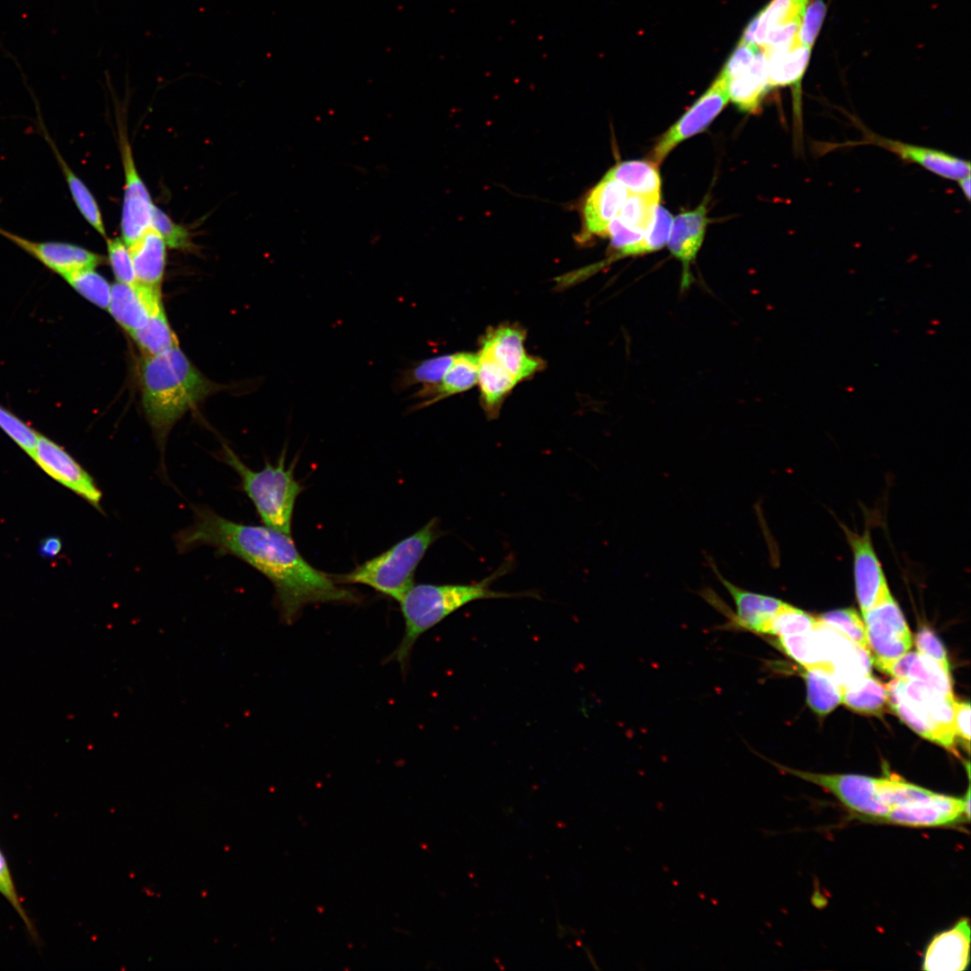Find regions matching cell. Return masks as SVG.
Returning a JSON list of instances; mask_svg holds the SVG:
<instances>
[{"instance_id": "obj_1", "label": "cell", "mask_w": 971, "mask_h": 971, "mask_svg": "<svg viewBox=\"0 0 971 971\" xmlns=\"http://www.w3.org/2000/svg\"><path fill=\"white\" fill-rule=\"evenodd\" d=\"M175 542L182 552L207 546L235 556L265 575L273 584L281 616L296 619L307 605L353 602L358 596L338 585L334 576L312 566L298 552L290 535L267 526L226 519L208 507L194 509L193 522Z\"/></svg>"}, {"instance_id": "obj_2", "label": "cell", "mask_w": 971, "mask_h": 971, "mask_svg": "<svg viewBox=\"0 0 971 971\" xmlns=\"http://www.w3.org/2000/svg\"><path fill=\"white\" fill-rule=\"evenodd\" d=\"M146 417L160 443L173 426L216 390L178 347L144 356L139 368Z\"/></svg>"}, {"instance_id": "obj_3", "label": "cell", "mask_w": 971, "mask_h": 971, "mask_svg": "<svg viewBox=\"0 0 971 971\" xmlns=\"http://www.w3.org/2000/svg\"><path fill=\"white\" fill-rule=\"evenodd\" d=\"M512 561L503 563L484 580L471 584H414L400 599L405 621L403 638L390 660L405 667L416 640L449 615L477 600L510 599L533 596L531 592H495L490 585L511 568Z\"/></svg>"}, {"instance_id": "obj_4", "label": "cell", "mask_w": 971, "mask_h": 971, "mask_svg": "<svg viewBox=\"0 0 971 971\" xmlns=\"http://www.w3.org/2000/svg\"><path fill=\"white\" fill-rule=\"evenodd\" d=\"M442 533L439 520L431 519L420 530L385 552L365 561L350 573L334 578L342 583L368 585L399 601L414 584V575L417 566Z\"/></svg>"}, {"instance_id": "obj_5", "label": "cell", "mask_w": 971, "mask_h": 971, "mask_svg": "<svg viewBox=\"0 0 971 971\" xmlns=\"http://www.w3.org/2000/svg\"><path fill=\"white\" fill-rule=\"evenodd\" d=\"M223 460L238 474L243 489L265 526L290 535L295 503L303 488L294 477V464L285 466V450L276 465L268 462L259 471L247 467L224 448Z\"/></svg>"}, {"instance_id": "obj_6", "label": "cell", "mask_w": 971, "mask_h": 971, "mask_svg": "<svg viewBox=\"0 0 971 971\" xmlns=\"http://www.w3.org/2000/svg\"><path fill=\"white\" fill-rule=\"evenodd\" d=\"M886 703L922 737L958 755L953 727L954 697L922 681L896 678L885 684Z\"/></svg>"}, {"instance_id": "obj_7", "label": "cell", "mask_w": 971, "mask_h": 971, "mask_svg": "<svg viewBox=\"0 0 971 971\" xmlns=\"http://www.w3.org/2000/svg\"><path fill=\"white\" fill-rule=\"evenodd\" d=\"M787 772L833 794L850 811L882 821L889 809L879 799L878 778L858 774L817 773L780 767Z\"/></svg>"}, {"instance_id": "obj_8", "label": "cell", "mask_w": 971, "mask_h": 971, "mask_svg": "<svg viewBox=\"0 0 971 971\" xmlns=\"http://www.w3.org/2000/svg\"><path fill=\"white\" fill-rule=\"evenodd\" d=\"M862 614L869 654L877 667L911 649V632L892 596Z\"/></svg>"}, {"instance_id": "obj_9", "label": "cell", "mask_w": 971, "mask_h": 971, "mask_svg": "<svg viewBox=\"0 0 971 971\" xmlns=\"http://www.w3.org/2000/svg\"><path fill=\"white\" fill-rule=\"evenodd\" d=\"M119 125V146L125 176L120 229L122 240L129 247L151 228L155 204L137 170L127 132L120 122Z\"/></svg>"}, {"instance_id": "obj_10", "label": "cell", "mask_w": 971, "mask_h": 971, "mask_svg": "<svg viewBox=\"0 0 971 971\" xmlns=\"http://www.w3.org/2000/svg\"><path fill=\"white\" fill-rule=\"evenodd\" d=\"M728 100L726 80L720 73L708 90L662 136L652 151V162L658 165L678 144L707 129Z\"/></svg>"}, {"instance_id": "obj_11", "label": "cell", "mask_w": 971, "mask_h": 971, "mask_svg": "<svg viewBox=\"0 0 971 971\" xmlns=\"http://www.w3.org/2000/svg\"><path fill=\"white\" fill-rule=\"evenodd\" d=\"M862 131V139L839 144V147L872 145L884 148L901 160L921 165L929 172L945 179L958 181L970 174V163L945 151L919 145L905 143L877 135L854 120Z\"/></svg>"}, {"instance_id": "obj_12", "label": "cell", "mask_w": 971, "mask_h": 971, "mask_svg": "<svg viewBox=\"0 0 971 971\" xmlns=\"http://www.w3.org/2000/svg\"><path fill=\"white\" fill-rule=\"evenodd\" d=\"M31 458L48 476L102 510V493L94 478L63 447L40 433Z\"/></svg>"}, {"instance_id": "obj_13", "label": "cell", "mask_w": 971, "mask_h": 971, "mask_svg": "<svg viewBox=\"0 0 971 971\" xmlns=\"http://www.w3.org/2000/svg\"><path fill=\"white\" fill-rule=\"evenodd\" d=\"M970 789L963 798L933 792L929 797L892 808L881 822L909 827H935L969 819Z\"/></svg>"}, {"instance_id": "obj_14", "label": "cell", "mask_w": 971, "mask_h": 971, "mask_svg": "<svg viewBox=\"0 0 971 971\" xmlns=\"http://www.w3.org/2000/svg\"><path fill=\"white\" fill-rule=\"evenodd\" d=\"M0 235L61 277L102 264L104 256L80 245L59 241H32L0 227Z\"/></svg>"}, {"instance_id": "obj_15", "label": "cell", "mask_w": 971, "mask_h": 971, "mask_svg": "<svg viewBox=\"0 0 971 971\" xmlns=\"http://www.w3.org/2000/svg\"><path fill=\"white\" fill-rule=\"evenodd\" d=\"M766 58L768 85L770 89L790 86L793 94V120L797 141L802 138L801 81L811 55V48L801 45L798 40L762 51Z\"/></svg>"}, {"instance_id": "obj_16", "label": "cell", "mask_w": 971, "mask_h": 971, "mask_svg": "<svg viewBox=\"0 0 971 971\" xmlns=\"http://www.w3.org/2000/svg\"><path fill=\"white\" fill-rule=\"evenodd\" d=\"M854 556L857 600L862 613L891 597L886 577L873 549L869 532H846Z\"/></svg>"}, {"instance_id": "obj_17", "label": "cell", "mask_w": 971, "mask_h": 971, "mask_svg": "<svg viewBox=\"0 0 971 971\" xmlns=\"http://www.w3.org/2000/svg\"><path fill=\"white\" fill-rule=\"evenodd\" d=\"M525 334L514 325H500L482 340L481 350L489 354L515 380H524L542 368V361L524 347Z\"/></svg>"}, {"instance_id": "obj_18", "label": "cell", "mask_w": 971, "mask_h": 971, "mask_svg": "<svg viewBox=\"0 0 971 971\" xmlns=\"http://www.w3.org/2000/svg\"><path fill=\"white\" fill-rule=\"evenodd\" d=\"M710 567L734 601L735 611L725 610L729 625L756 634L765 635L771 619L784 601L737 586L725 578L711 562Z\"/></svg>"}, {"instance_id": "obj_19", "label": "cell", "mask_w": 971, "mask_h": 971, "mask_svg": "<svg viewBox=\"0 0 971 971\" xmlns=\"http://www.w3.org/2000/svg\"><path fill=\"white\" fill-rule=\"evenodd\" d=\"M160 289L117 282L111 285L108 310L129 334L144 326L150 314L162 306Z\"/></svg>"}, {"instance_id": "obj_20", "label": "cell", "mask_w": 971, "mask_h": 971, "mask_svg": "<svg viewBox=\"0 0 971 971\" xmlns=\"http://www.w3.org/2000/svg\"><path fill=\"white\" fill-rule=\"evenodd\" d=\"M970 959V924L961 918L950 929L936 934L927 946L922 969L963 971Z\"/></svg>"}, {"instance_id": "obj_21", "label": "cell", "mask_w": 971, "mask_h": 971, "mask_svg": "<svg viewBox=\"0 0 971 971\" xmlns=\"http://www.w3.org/2000/svg\"><path fill=\"white\" fill-rule=\"evenodd\" d=\"M707 212V202L704 200L696 209L681 212L673 220L667 245L671 253L682 263V287H688L690 283V265L704 240L708 223Z\"/></svg>"}, {"instance_id": "obj_22", "label": "cell", "mask_w": 971, "mask_h": 971, "mask_svg": "<svg viewBox=\"0 0 971 971\" xmlns=\"http://www.w3.org/2000/svg\"><path fill=\"white\" fill-rule=\"evenodd\" d=\"M628 195L618 181L604 177L591 190L583 209V222L591 235L606 236L608 227L618 215Z\"/></svg>"}, {"instance_id": "obj_23", "label": "cell", "mask_w": 971, "mask_h": 971, "mask_svg": "<svg viewBox=\"0 0 971 971\" xmlns=\"http://www.w3.org/2000/svg\"><path fill=\"white\" fill-rule=\"evenodd\" d=\"M726 80L729 100L742 111L757 112L770 90L766 58L762 51L760 49L757 52L748 67Z\"/></svg>"}, {"instance_id": "obj_24", "label": "cell", "mask_w": 971, "mask_h": 971, "mask_svg": "<svg viewBox=\"0 0 971 971\" xmlns=\"http://www.w3.org/2000/svg\"><path fill=\"white\" fill-rule=\"evenodd\" d=\"M878 669L895 678L922 681L947 696L953 697L950 673L946 672L936 661L920 652H907L896 659L881 664Z\"/></svg>"}, {"instance_id": "obj_25", "label": "cell", "mask_w": 971, "mask_h": 971, "mask_svg": "<svg viewBox=\"0 0 971 971\" xmlns=\"http://www.w3.org/2000/svg\"><path fill=\"white\" fill-rule=\"evenodd\" d=\"M129 248L137 281L160 289L166 261V245L161 236L151 227Z\"/></svg>"}, {"instance_id": "obj_26", "label": "cell", "mask_w": 971, "mask_h": 971, "mask_svg": "<svg viewBox=\"0 0 971 971\" xmlns=\"http://www.w3.org/2000/svg\"><path fill=\"white\" fill-rule=\"evenodd\" d=\"M477 382L482 405L488 418H495L503 399L517 385L516 380L489 354L480 350Z\"/></svg>"}, {"instance_id": "obj_27", "label": "cell", "mask_w": 971, "mask_h": 971, "mask_svg": "<svg viewBox=\"0 0 971 971\" xmlns=\"http://www.w3.org/2000/svg\"><path fill=\"white\" fill-rule=\"evenodd\" d=\"M605 176L620 183L628 193L660 201L661 176L652 161L632 160L616 165Z\"/></svg>"}, {"instance_id": "obj_28", "label": "cell", "mask_w": 971, "mask_h": 971, "mask_svg": "<svg viewBox=\"0 0 971 971\" xmlns=\"http://www.w3.org/2000/svg\"><path fill=\"white\" fill-rule=\"evenodd\" d=\"M41 130L43 132V137L45 138L53 151L56 160L58 161V164L65 177L72 200L76 204L77 209L79 210L83 218L85 219V221L94 230H96L98 234H100L106 239L107 235L102 212L94 194L85 184V183L69 167L68 164L58 151L55 142L49 137L46 129L42 125Z\"/></svg>"}, {"instance_id": "obj_29", "label": "cell", "mask_w": 971, "mask_h": 971, "mask_svg": "<svg viewBox=\"0 0 971 971\" xmlns=\"http://www.w3.org/2000/svg\"><path fill=\"white\" fill-rule=\"evenodd\" d=\"M478 354L459 352L445 373L441 383L427 396V400L414 408H421L434 404L443 398L470 389L477 382Z\"/></svg>"}, {"instance_id": "obj_30", "label": "cell", "mask_w": 971, "mask_h": 971, "mask_svg": "<svg viewBox=\"0 0 971 971\" xmlns=\"http://www.w3.org/2000/svg\"><path fill=\"white\" fill-rule=\"evenodd\" d=\"M842 689V703L863 714L878 715L886 703L885 684L868 674Z\"/></svg>"}, {"instance_id": "obj_31", "label": "cell", "mask_w": 971, "mask_h": 971, "mask_svg": "<svg viewBox=\"0 0 971 971\" xmlns=\"http://www.w3.org/2000/svg\"><path fill=\"white\" fill-rule=\"evenodd\" d=\"M130 335L144 356L156 355L179 346L163 305L150 314L144 326L135 330Z\"/></svg>"}, {"instance_id": "obj_32", "label": "cell", "mask_w": 971, "mask_h": 971, "mask_svg": "<svg viewBox=\"0 0 971 971\" xmlns=\"http://www.w3.org/2000/svg\"><path fill=\"white\" fill-rule=\"evenodd\" d=\"M811 0H771L754 17L756 30L753 44L759 49L767 33L778 27L801 22L806 7Z\"/></svg>"}, {"instance_id": "obj_33", "label": "cell", "mask_w": 971, "mask_h": 971, "mask_svg": "<svg viewBox=\"0 0 971 971\" xmlns=\"http://www.w3.org/2000/svg\"><path fill=\"white\" fill-rule=\"evenodd\" d=\"M454 359V354H445L418 362L400 374L396 388L400 389L421 384L422 388L413 397L424 398L442 380Z\"/></svg>"}, {"instance_id": "obj_34", "label": "cell", "mask_w": 971, "mask_h": 971, "mask_svg": "<svg viewBox=\"0 0 971 971\" xmlns=\"http://www.w3.org/2000/svg\"><path fill=\"white\" fill-rule=\"evenodd\" d=\"M807 703L818 715H826L842 702V689L830 674L818 669H806Z\"/></svg>"}, {"instance_id": "obj_35", "label": "cell", "mask_w": 971, "mask_h": 971, "mask_svg": "<svg viewBox=\"0 0 971 971\" xmlns=\"http://www.w3.org/2000/svg\"><path fill=\"white\" fill-rule=\"evenodd\" d=\"M877 793L882 804L890 811L896 806L923 800L931 796L933 791L890 776L878 778Z\"/></svg>"}, {"instance_id": "obj_36", "label": "cell", "mask_w": 971, "mask_h": 971, "mask_svg": "<svg viewBox=\"0 0 971 971\" xmlns=\"http://www.w3.org/2000/svg\"><path fill=\"white\" fill-rule=\"evenodd\" d=\"M62 278L85 299L101 308H108L111 286L94 268L80 270Z\"/></svg>"}, {"instance_id": "obj_37", "label": "cell", "mask_w": 971, "mask_h": 971, "mask_svg": "<svg viewBox=\"0 0 971 971\" xmlns=\"http://www.w3.org/2000/svg\"><path fill=\"white\" fill-rule=\"evenodd\" d=\"M818 623V619L783 602L778 612L768 624L765 635L783 637L809 632Z\"/></svg>"}, {"instance_id": "obj_38", "label": "cell", "mask_w": 971, "mask_h": 971, "mask_svg": "<svg viewBox=\"0 0 971 971\" xmlns=\"http://www.w3.org/2000/svg\"><path fill=\"white\" fill-rule=\"evenodd\" d=\"M658 204L651 198L628 193L617 217L625 226L646 233Z\"/></svg>"}, {"instance_id": "obj_39", "label": "cell", "mask_w": 971, "mask_h": 971, "mask_svg": "<svg viewBox=\"0 0 971 971\" xmlns=\"http://www.w3.org/2000/svg\"><path fill=\"white\" fill-rule=\"evenodd\" d=\"M819 619L825 624L840 631L852 643L869 653L864 622L854 610L842 609L833 610L821 615Z\"/></svg>"}, {"instance_id": "obj_40", "label": "cell", "mask_w": 971, "mask_h": 971, "mask_svg": "<svg viewBox=\"0 0 971 971\" xmlns=\"http://www.w3.org/2000/svg\"><path fill=\"white\" fill-rule=\"evenodd\" d=\"M673 220L672 214L658 205L643 239L632 248L629 255L655 252L667 245Z\"/></svg>"}, {"instance_id": "obj_41", "label": "cell", "mask_w": 971, "mask_h": 971, "mask_svg": "<svg viewBox=\"0 0 971 971\" xmlns=\"http://www.w3.org/2000/svg\"><path fill=\"white\" fill-rule=\"evenodd\" d=\"M0 429L26 454L31 457L40 433L1 405Z\"/></svg>"}, {"instance_id": "obj_42", "label": "cell", "mask_w": 971, "mask_h": 971, "mask_svg": "<svg viewBox=\"0 0 971 971\" xmlns=\"http://www.w3.org/2000/svg\"><path fill=\"white\" fill-rule=\"evenodd\" d=\"M151 227L161 236L166 246L181 250L192 246L189 231L156 206L154 208Z\"/></svg>"}, {"instance_id": "obj_43", "label": "cell", "mask_w": 971, "mask_h": 971, "mask_svg": "<svg viewBox=\"0 0 971 971\" xmlns=\"http://www.w3.org/2000/svg\"><path fill=\"white\" fill-rule=\"evenodd\" d=\"M108 261L114 277L120 283L137 282L129 246L120 238H106Z\"/></svg>"}, {"instance_id": "obj_44", "label": "cell", "mask_w": 971, "mask_h": 971, "mask_svg": "<svg viewBox=\"0 0 971 971\" xmlns=\"http://www.w3.org/2000/svg\"><path fill=\"white\" fill-rule=\"evenodd\" d=\"M0 894L9 902L23 922L31 938L38 943V933L17 893L4 854L0 849Z\"/></svg>"}, {"instance_id": "obj_45", "label": "cell", "mask_w": 971, "mask_h": 971, "mask_svg": "<svg viewBox=\"0 0 971 971\" xmlns=\"http://www.w3.org/2000/svg\"><path fill=\"white\" fill-rule=\"evenodd\" d=\"M825 13L826 4L823 0H815L807 4L797 34L801 45L812 48L823 24Z\"/></svg>"}, {"instance_id": "obj_46", "label": "cell", "mask_w": 971, "mask_h": 971, "mask_svg": "<svg viewBox=\"0 0 971 971\" xmlns=\"http://www.w3.org/2000/svg\"><path fill=\"white\" fill-rule=\"evenodd\" d=\"M606 236L610 237L611 245L618 250L619 256H628L643 239L645 233L625 226L616 216L610 223Z\"/></svg>"}, {"instance_id": "obj_47", "label": "cell", "mask_w": 971, "mask_h": 971, "mask_svg": "<svg viewBox=\"0 0 971 971\" xmlns=\"http://www.w3.org/2000/svg\"><path fill=\"white\" fill-rule=\"evenodd\" d=\"M918 652L936 661L946 672H949V659L940 640L929 628H922L915 636Z\"/></svg>"}, {"instance_id": "obj_48", "label": "cell", "mask_w": 971, "mask_h": 971, "mask_svg": "<svg viewBox=\"0 0 971 971\" xmlns=\"http://www.w3.org/2000/svg\"><path fill=\"white\" fill-rule=\"evenodd\" d=\"M759 50L757 46L740 40L720 73L726 79L733 77L752 64Z\"/></svg>"}, {"instance_id": "obj_49", "label": "cell", "mask_w": 971, "mask_h": 971, "mask_svg": "<svg viewBox=\"0 0 971 971\" xmlns=\"http://www.w3.org/2000/svg\"><path fill=\"white\" fill-rule=\"evenodd\" d=\"M970 704L964 701H954L953 704V727L956 736L965 741L967 751L970 742Z\"/></svg>"}, {"instance_id": "obj_50", "label": "cell", "mask_w": 971, "mask_h": 971, "mask_svg": "<svg viewBox=\"0 0 971 971\" xmlns=\"http://www.w3.org/2000/svg\"><path fill=\"white\" fill-rule=\"evenodd\" d=\"M61 550V541L56 537L43 539L40 545V553L46 557H54Z\"/></svg>"}, {"instance_id": "obj_51", "label": "cell", "mask_w": 971, "mask_h": 971, "mask_svg": "<svg viewBox=\"0 0 971 971\" xmlns=\"http://www.w3.org/2000/svg\"><path fill=\"white\" fill-rule=\"evenodd\" d=\"M970 174L958 180V186L967 200H970Z\"/></svg>"}]
</instances>
